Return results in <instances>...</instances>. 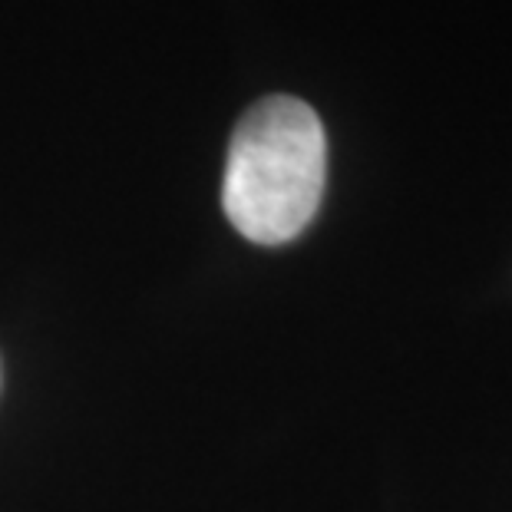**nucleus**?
<instances>
[{"label":"nucleus","instance_id":"obj_1","mask_svg":"<svg viewBox=\"0 0 512 512\" xmlns=\"http://www.w3.org/2000/svg\"><path fill=\"white\" fill-rule=\"evenodd\" d=\"M328 176V136L318 113L294 96H268L228 143L222 209L255 245L294 242L311 225Z\"/></svg>","mask_w":512,"mask_h":512}]
</instances>
